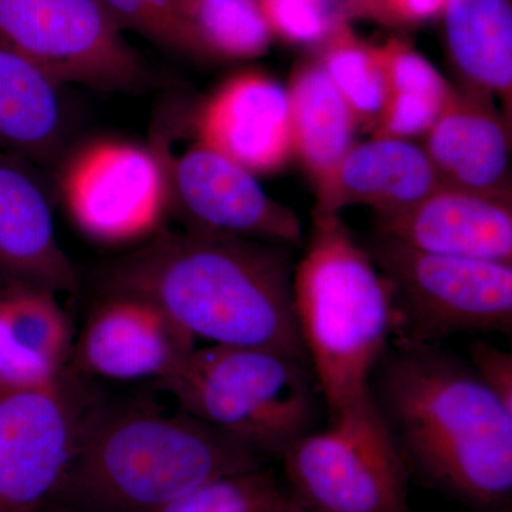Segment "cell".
I'll return each mask as SVG.
<instances>
[{
  "mask_svg": "<svg viewBox=\"0 0 512 512\" xmlns=\"http://www.w3.org/2000/svg\"><path fill=\"white\" fill-rule=\"evenodd\" d=\"M292 276L278 244L190 228L160 232L100 278L104 293L153 302L195 342L275 349L308 362Z\"/></svg>",
  "mask_w": 512,
  "mask_h": 512,
  "instance_id": "1",
  "label": "cell"
},
{
  "mask_svg": "<svg viewBox=\"0 0 512 512\" xmlns=\"http://www.w3.org/2000/svg\"><path fill=\"white\" fill-rule=\"evenodd\" d=\"M370 392L410 470L467 503L512 493V410L470 366L433 345L394 343Z\"/></svg>",
  "mask_w": 512,
  "mask_h": 512,
  "instance_id": "2",
  "label": "cell"
},
{
  "mask_svg": "<svg viewBox=\"0 0 512 512\" xmlns=\"http://www.w3.org/2000/svg\"><path fill=\"white\" fill-rule=\"evenodd\" d=\"M262 466L264 456L184 410L96 406L53 503L158 512L207 481Z\"/></svg>",
  "mask_w": 512,
  "mask_h": 512,
  "instance_id": "3",
  "label": "cell"
},
{
  "mask_svg": "<svg viewBox=\"0 0 512 512\" xmlns=\"http://www.w3.org/2000/svg\"><path fill=\"white\" fill-rule=\"evenodd\" d=\"M293 311L329 417L370 390L396 330L392 286L339 214L315 211L293 269Z\"/></svg>",
  "mask_w": 512,
  "mask_h": 512,
  "instance_id": "4",
  "label": "cell"
},
{
  "mask_svg": "<svg viewBox=\"0 0 512 512\" xmlns=\"http://www.w3.org/2000/svg\"><path fill=\"white\" fill-rule=\"evenodd\" d=\"M160 386L185 413L264 457L281 458L315 430L322 399L306 360L251 346L195 348Z\"/></svg>",
  "mask_w": 512,
  "mask_h": 512,
  "instance_id": "5",
  "label": "cell"
},
{
  "mask_svg": "<svg viewBox=\"0 0 512 512\" xmlns=\"http://www.w3.org/2000/svg\"><path fill=\"white\" fill-rule=\"evenodd\" d=\"M286 490L318 512H410V468L372 392L282 454Z\"/></svg>",
  "mask_w": 512,
  "mask_h": 512,
  "instance_id": "6",
  "label": "cell"
},
{
  "mask_svg": "<svg viewBox=\"0 0 512 512\" xmlns=\"http://www.w3.org/2000/svg\"><path fill=\"white\" fill-rule=\"evenodd\" d=\"M370 255L392 286L396 343L511 332L510 262L431 254L386 237L377 239Z\"/></svg>",
  "mask_w": 512,
  "mask_h": 512,
  "instance_id": "7",
  "label": "cell"
},
{
  "mask_svg": "<svg viewBox=\"0 0 512 512\" xmlns=\"http://www.w3.org/2000/svg\"><path fill=\"white\" fill-rule=\"evenodd\" d=\"M60 192L84 237L106 247L143 245L163 232L173 204L170 156L133 141H92L63 164Z\"/></svg>",
  "mask_w": 512,
  "mask_h": 512,
  "instance_id": "8",
  "label": "cell"
},
{
  "mask_svg": "<svg viewBox=\"0 0 512 512\" xmlns=\"http://www.w3.org/2000/svg\"><path fill=\"white\" fill-rule=\"evenodd\" d=\"M0 43L62 86L130 93L153 83L99 0H0Z\"/></svg>",
  "mask_w": 512,
  "mask_h": 512,
  "instance_id": "9",
  "label": "cell"
},
{
  "mask_svg": "<svg viewBox=\"0 0 512 512\" xmlns=\"http://www.w3.org/2000/svg\"><path fill=\"white\" fill-rule=\"evenodd\" d=\"M96 406L74 370L40 389L0 387V512L55 501Z\"/></svg>",
  "mask_w": 512,
  "mask_h": 512,
  "instance_id": "10",
  "label": "cell"
},
{
  "mask_svg": "<svg viewBox=\"0 0 512 512\" xmlns=\"http://www.w3.org/2000/svg\"><path fill=\"white\" fill-rule=\"evenodd\" d=\"M195 340L153 302L104 293L74 339L72 367L113 382H167L184 366Z\"/></svg>",
  "mask_w": 512,
  "mask_h": 512,
  "instance_id": "11",
  "label": "cell"
},
{
  "mask_svg": "<svg viewBox=\"0 0 512 512\" xmlns=\"http://www.w3.org/2000/svg\"><path fill=\"white\" fill-rule=\"evenodd\" d=\"M173 202L194 227L272 244H295L301 222L295 212L266 194L256 175L195 143L170 158Z\"/></svg>",
  "mask_w": 512,
  "mask_h": 512,
  "instance_id": "12",
  "label": "cell"
},
{
  "mask_svg": "<svg viewBox=\"0 0 512 512\" xmlns=\"http://www.w3.org/2000/svg\"><path fill=\"white\" fill-rule=\"evenodd\" d=\"M197 143L252 174L284 170L293 158L286 86L259 70L229 77L202 104Z\"/></svg>",
  "mask_w": 512,
  "mask_h": 512,
  "instance_id": "13",
  "label": "cell"
},
{
  "mask_svg": "<svg viewBox=\"0 0 512 512\" xmlns=\"http://www.w3.org/2000/svg\"><path fill=\"white\" fill-rule=\"evenodd\" d=\"M379 218L382 237L407 247L512 264L511 192L440 185L412 207Z\"/></svg>",
  "mask_w": 512,
  "mask_h": 512,
  "instance_id": "14",
  "label": "cell"
},
{
  "mask_svg": "<svg viewBox=\"0 0 512 512\" xmlns=\"http://www.w3.org/2000/svg\"><path fill=\"white\" fill-rule=\"evenodd\" d=\"M0 272L57 293H74L79 276L57 239L52 207L35 165L0 151Z\"/></svg>",
  "mask_w": 512,
  "mask_h": 512,
  "instance_id": "15",
  "label": "cell"
},
{
  "mask_svg": "<svg viewBox=\"0 0 512 512\" xmlns=\"http://www.w3.org/2000/svg\"><path fill=\"white\" fill-rule=\"evenodd\" d=\"M423 140L441 185L487 194L511 192L510 130L491 97L453 87Z\"/></svg>",
  "mask_w": 512,
  "mask_h": 512,
  "instance_id": "16",
  "label": "cell"
},
{
  "mask_svg": "<svg viewBox=\"0 0 512 512\" xmlns=\"http://www.w3.org/2000/svg\"><path fill=\"white\" fill-rule=\"evenodd\" d=\"M57 293L25 282L0 288V387L40 389L72 372V322Z\"/></svg>",
  "mask_w": 512,
  "mask_h": 512,
  "instance_id": "17",
  "label": "cell"
},
{
  "mask_svg": "<svg viewBox=\"0 0 512 512\" xmlns=\"http://www.w3.org/2000/svg\"><path fill=\"white\" fill-rule=\"evenodd\" d=\"M441 185L423 147L414 141L373 136L355 144L316 188V210L340 214L366 205L380 215L412 207Z\"/></svg>",
  "mask_w": 512,
  "mask_h": 512,
  "instance_id": "18",
  "label": "cell"
},
{
  "mask_svg": "<svg viewBox=\"0 0 512 512\" xmlns=\"http://www.w3.org/2000/svg\"><path fill=\"white\" fill-rule=\"evenodd\" d=\"M62 87L28 57L0 43V151L35 167L59 160L69 128Z\"/></svg>",
  "mask_w": 512,
  "mask_h": 512,
  "instance_id": "19",
  "label": "cell"
},
{
  "mask_svg": "<svg viewBox=\"0 0 512 512\" xmlns=\"http://www.w3.org/2000/svg\"><path fill=\"white\" fill-rule=\"evenodd\" d=\"M448 55L463 87L512 99L511 0H447L441 13Z\"/></svg>",
  "mask_w": 512,
  "mask_h": 512,
  "instance_id": "20",
  "label": "cell"
},
{
  "mask_svg": "<svg viewBox=\"0 0 512 512\" xmlns=\"http://www.w3.org/2000/svg\"><path fill=\"white\" fill-rule=\"evenodd\" d=\"M286 93L293 158L301 161L316 190L355 146L359 121L316 60L293 70Z\"/></svg>",
  "mask_w": 512,
  "mask_h": 512,
  "instance_id": "21",
  "label": "cell"
},
{
  "mask_svg": "<svg viewBox=\"0 0 512 512\" xmlns=\"http://www.w3.org/2000/svg\"><path fill=\"white\" fill-rule=\"evenodd\" d=\"M386 74L387 96L373 136L413 141L439 119L453 86L406 40L392 37L377 46Z\"/></svg>",
  "mask_w": 512,
  "mask_h": 512,
  "instance_id": "22",
  "label": "cell"
},
{
  "mask_svg": "<svg viewBox=\"0 0 512 512\" xmlns=\"http://www.w3.org/2000/svg\"><path fill=\"white\" fill-rule=\"evenodd\" d=\"M188 53L244 62L264 56L272 37L256 0H180Z\"/></svg>",
  "mask_w": 512,
  "mask_h": 512,
  "instance_id": "23",
  "label": "cell"
},
{
  "mask_svg": "<svg viewBox=\"0 0 512 512\" xmlns=\"http://www.w3.org/2000/svg\"><path fill=\"white\" fill-rule=\"evenodd\" d=\"M316 62L355 113L359 126L375 128L387 96L377 46L357 37L348 20L316 47Z\"/></svg>",
  "mask_w": 512,
  "mask_h": 512,
  "instance_id": "24",
  "label": "cell"
},
{
  "mask_svg": "<svg viewBox=\"0 0 512 512\" xmlns=\"http://www.w3.org/2000/svg\"><path fill=\"white\" fill-rule=\"evenodd\" d=\"M289 500L274 471L262 466L207 481L158 512H282Z\"/></svg>",
  "mask_w": 512,
  "mask_h": 512,
  "instance_id": "25",
  "label": "cell"
},
{
  "mask_svg": "<svg viewBox=\"0 0 512 512\" xmlns=\"http://www.w3.org/2000/svg\"><path fill=\"white\" fill-rule=\"evenodd\" d=\"M274 39L318 47L343 20V0H256Z\"/></svg>",
  "mask_w": 512,
  "mask_h": 512,
  "instance_id": "26",
  "label": "cell"
},
{
  "mask_svg": "<svg viewBox=\"0 0 512 512\" xmlns=\"http://www.w3.org/2000/svg\"><path fill=\"white\" fill-rule=\"evenodd\" d=\"M117 28L165 49L188 53L180 0H99Z\"/></svg>",
  "mask_w": 512,
  "mask_h": 512,
  "instance_id": "27",
  "label": "cell"
},
{
  "mask_svg": "<svg viewBox=\"0 0 512 512\" xmlns=\"http://www.w3.org/2000/svg\"><path fill=\"white\" fill-rule=\"evenodd\" d=\"M447 0H343L348 12L370 16L392 25H420L439 18Z\"/></svg>",
  "mask_w": 512,
  "mask_h": 512,
  "instance_id": "28",
  "label": "cell"
},
{
  "mask_svg": "<svg viewBox=\"0 0 512 512\" xmlns=\"http://www.w3.org/2000/svg\"><path fill=\"white\" fill-rule=\"evenodd\" d=\"M470 367L481 383L494 393L507 409L512 410V355L490 343L476 342L468 346Z\"/></svg>",
  "mask_w": 512,
  "mask_h": 512,
  "instance_id": "29",
  "label": "cell"
},
{
  "mask_svg": "<svg viewBox=\"0 0 512 512\" xmlns=\"http://www.w3.org/2000/svg\"><path fill=\"white\" fill-rule=\"evenodd\" d=\"M36 512H80L77 510H73V508L66 507V505L50 503L45 505V507L40 508Z\"/></svg>",
  "mask_w": 512,
  "mask_h": 512,
  "instance_id": "30",
  "label": "cell"
},
{
  "mask_svg": "<svg viewBox=\"0 0 512 512\" xmlns=\"http://www.w3.org/2000/svg\"><path fill=\"white\" fill-rule=\"evenodd\" d=\"M282 512H318L315 510H311V508L305 507V505L298 503V501L293 500L291 497V500H289L288 505L284 508V511Z\"/></svg>",
  "mask_w": 512,
  "mask_h": 512,
  "instance_id": "31",
  "label": "cell"
}]
</instances>
